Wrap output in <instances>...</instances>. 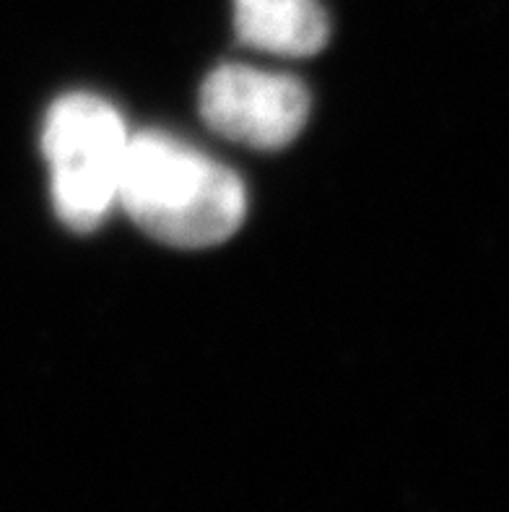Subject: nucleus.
<instances>
[{
    "instance_id": "f257e3e1",
    "label": "nucleus",
    "mask_w": 509,
    "mask_h": 512,
    "mask_svg": "<svg viewBox=\"0 0 509 512\" xmlns=\"http://www.w3.org/2000/svg\"><path fill=\"white\" fill-rule=\"evenodd\" d=\"M117 203L154 240L185 250L229 240L247 208L232 169L154 130L128 138Z\"/></svg>"
},
{
    "instance_id": "f03ea898",
    "label": "nucleus",
    "mask_w": 509,
    "mask_h": 512,
    "mask_svg": "<svg viewBox=\"0 0 509 512\" xmlns=\"http://www.w3.org/2000/svg\"><path fill=\"white\" fill-rule=\"evenodd\" d=\"M128 130L97 94H65L47 112L42 151L50 162L52 203L73 232H91L117 203Z\"/></svg>"
},
{
    "instance_id": "7ed1b4c3",
    "label": "nucleus",
    "mask_w": 509,
    "mask_h": 512,
    "mask_svg": "<svg viewBox=\"0 0 509 512\" xmlns=\"http://www.w3.org/2000/svg\"><path fill=\"white\" fill-rule=\"evenodd\" d=\"M310 112L302 81L250 65H221L200 89V115L219 136L252 149H284Z\"/></svg>"
},
{
    "instance_id": "20e7f679",
    "label": "nucleus",
    "mask_w": 509,
    "mask_h": 512,
    "mask_svg": "<svg viewBox=\"0 0 509 512\" xmlns=\"http://www.w3.org/2000/svg\"><path fill=\"white\" fill-rule=\"evenodd\" d=\"M234 29L247 45L289 58L315 55L328 42L320 0H234Z\"/></svg>"
}]
</instances>
